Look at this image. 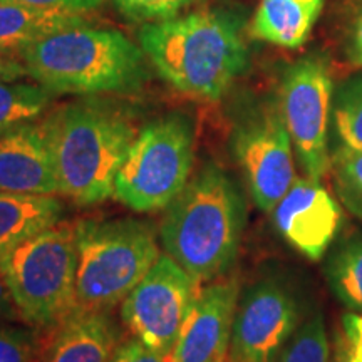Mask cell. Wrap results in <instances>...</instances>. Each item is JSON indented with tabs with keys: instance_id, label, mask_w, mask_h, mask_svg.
Returning <instances> with one entry per match:
<instances>
[{
	"instance_id": "cell-9",
	"label": "cell",
	"mask_w": 362,
	"mask_h": 362,
	"mask_svg": "<svg viewBox=\"0 0 362 362\" xmlns=\"http://www.w3.org/2000/svg\"><path fill=\"white\" fill-rule=\"evenodd\" d=\"M202 285L161 252L121 304V322L131 337L170 356Z\"/></svg>"
},
{
	"instance_id": "cell-15",
	"label": "cell",
	"mask_w": 362,
	"mask_h": 362,
	"mask_svg": "<svg viewBox=\"0 0 362 362\" xmlns=\"http://www.w3.org/2000/svg\"><path fill=\"white\" fill-rule=\"evenodd\" d=\"M0 192L61 194L42 119L0 136Z\"/></svg>"
},
{
	"instance_id": "cell-24",
	"label": "cell",
	"mask_w": 362,
	"mask_h": 362,
	"mask_svg": "<svg viewBox=\"0 0 362 362\" xmlns=\"http://www.w3.org/2000/svg\"><path fill=\"white\" fill-rule=\"evenodd\" d=\"M40 329L0 324V362H37Z\"/></svg>"
},
{
	"instance_id": "cell-1",
	"label": "cell",
	"mask_w": 362,
	"mask_h": 362,
	"mask_svg": "<svg viewBox=\"0 0 362 362\" xmlns=\"http://www.w3.org/2000/svg\"><path fill=\"white\" fill-rule=\"evenodd\" d=\"M165 210L163 252L200 285L228 274L245 228V200L232 176L206 163Z\"/></svg>"
},
{
	"instance_id": "cell-17",
	"label": "cell",
	"mask_w": 362,
	"mask_h": 362,
	"mask_svg": "<svg viewBox=\"0 0 362 362\" xmlns=\"http://www.w3.org/2000/svg\"><path fill=\"white\" fill-rule=\"evenodd\" d=\"M324 0H262L252 22V35L285 49L305 44L322 11Z\"/></svg>"
},
{
	"instance_id": "cell-19",
	"label": "cell",
	"mask_w": 362,
	"mask_h": 362,
	"mask_svg": "<svg viewBox=\"0 0 362 362\" xmlns=\"http://www.w3.org/2000/svg\"><path fill=\"white\" fill-rule=\"evenodd\" d=\"M54 94L39 83H0V136L40 121Z\"/></svg>"
},
{
	"instance_id": "cell-30",
	"label": "cell",
	"mask_w": 362,
	"mask_h": 362,
	"mask_svg": "<svg viewBox=\"0 0 362 362\" xmlns=\"http://www.w3.org/2000/svg\"><path fill=\"white\" fill-rule=\"evenodd\" d=\"M347 54H349V59L356 66H362V0L351 21Z\"/></svg>"
},
{
	"instance_id": "cell-21",
	"label": "cell",
	"mask_w": 362,
	"mask_h": 362,
	"mask_svg": "<svg viewBox=\"0 0 362 362\" xmlns=\"http://www.w3.org/2000/svg\"><path fill=\"white\" fill-rule=\"evenodd\" d=\"M330 346L324 317L315 312L302 320L293 336L272 362H329Z\"/></svg>"
},
{
	"instance_id": "cell-20",
	"label": "cell",
	"mask_w": 362,
	"mask_h": 362,
	"mask_svg": "<svg viewBox=\"0 0 362 362\" xmlns=\"http://www.w3.org/2000/svg\"><path fill=\"white\" fill-rule=\"evenodd\" d=\"M325 277L339 302L362 315V238H352L332 253Z\"/></svg>"
},
{
	"instance_id": "cell-25",
	"label": "cell",
	"mask_w": 362,
	"mask_h": 362,
	"mask_svg": "<svg viewBox=\"0 0 362 362\" xmlns=\"http://www.w3.org/2000/svg\"><path fill=\"white\" fill-rule=\"evenodd\" d=\"M115 7L128 21L141 22H161L178 17L185 8L193 6L197 0H112Z\"/></svg>"
},
{
	"instance_id": "cell-16",
	"label": "cell",
	"mask_w": 362,
	"mask_h": 362,
	"mask_svg": "<svg viewBox=\"0 0 362 362\" xmlns=\"http://www.w3.org/2000/svg\"><path fill=\"white\" fill-rule=\"evenodd\" d=\"M64 203L57 194L0 192V264L21 243L62 218Z\"/></svg>"
},
{
	"instance_id": "cell-22",
	"label": "cell",
	"mask_w": 362,
	"mask_h": 362,
	"mask_svg": "<svg viewBox=\"0 0 362 362\" xmlns=\"http://www.w3.org/2000/svg\"><path fill=\"white\" fill-rule=\"evenodd\" d=\"M330 171L339 200L362 220V149L339 148L330 160Z\"/></svg>"
},
{
	"instance_id": "cell-2",
	"label": "cell",
	"mask_w": 362,
	"mask_h": 362,
	"mask_svg": "<svg viewBox=\"0 0 362 362\" xmlns=\"http://www.w3.org/2000/svg\"><path fill=\"white\" fill-rule=\"evenodd\" d=\"M59 189L81 206L115 197V181L133 146L138 129L119 104L84 96L42 117Z\"/></svg>"
},
{
	"instance_id": "cell-32",
	"label": "cell",
	"mask_w": 362,
	"mask_h": 362,
	"mask_svg": "<svg viewBox=\"0 0 362 362\" xmlns=\"http://www.w3.org/2000/svg\"><path fill=\"white\" fill-rule=\"evenodd\" d=\"M342 362H354V361H351V359H349V357H347V356H344V359H342Z\"/></svg>"
},
{
	"instance_id": "cell-14",
	"label": "cell",
	"mask_w": 362,
	"mask_h": 362,
	"mask_svg": "<svg viewBox=\"0 0 362 362\" xmlns=\"http://www.w3.org/2000/svg\"><path fill=\"white\" fill-rule=\"evenodd\" d=\"M123 342V330L106 310L72 309L40 329L37 362H110Z\"/></svg>"
},
{
	"instance_id": "cell-11",
	"label": "cell",
	"mask_w": 362,
	"mask_h": 362,
	"mask_svg": "<svg viewBox=\"0 0 362 362\" xmlns=\"http://www.w3.org/2000/svg\"><path fill=\"white\" fill-rule=\"evenodd\" d=\"M233 151L255 205L272 214L297 180L293 146L282 112L265 110L240 124Z\"/></svg>"
},
{
	"instance_id": "cell-28",
	"label": "cell",
	"mask_w": 362,
	"mask_h": 362,
	"mask_svg": "<svg viewBox=\"0 0 362 362\" xmlns=\"http://www.w3.org/2000/svg\"><path fill=\"white\" fill-rule=\"evenodd\" d=\"M0 2H16L25 4V6L57 8V11L86 13L101 7L104 0H0Z\"/></svg>"
},
{
	"instance_id": "cell-31",
	"label": "cell",
	"mask_w": 362,
	"mask_h": 362,
	"mask_svg": "<svg viewBox=\"0 0 362 362\" xmlns=\"http://www.w3.org/2000/svg\"><path fill=\"white\" fill-rule=\"evenodd\" d=\"M16 319H21L19 309H17L16 302H13L6 274L0 269V322H7V320Z\"/></svg>"
},
{
	"instance_id": "cell-29",
	"label": "cell",
	"mask_w": 362,
	"mask_h": 362,
	"mask_svg": "<svg viewBox=\"0 0 362 362\" xmlns=\"http://www.w3.org/2000/svg\"><path fill=\"white\" fill-rule=\"evenodd\" d=\"M29 76L21 52L0 49V83H12Z\"/></svg>"
},
{
	"instance_id": "cell-13",
	"label": "cell",
	"mask_w": 362,
	"mask_h": 362,
	"mask_svg": "<svg viewBox=\"0 0 362 362\" xmlns=\"http://www.w3.org/2000/svg\"><path fill=\"white\" fill-rule=\"evenodd\" d=\"M277 232L312 262L320 260L342 225V208L320 180L297 178L272 210Z\"/></svg>"
},
{
	"instance_id": "cell-4",
	"label": "cell",
	"mask_w": 362,
	"mask_h": 362,
	"mask_svg": "<svg viewBox=\"0 0 362 362\" xmlns=\"http://www.w3.org/2000/svg\"><path fill=\"white\" fill-rule=\"evenodd\" d=\"M29 78L52 94H129L148 81L141 45L112 29L79 25L22 49Z\"/></svg>"
},
{
	"instance_id": "cell-26",
	"label": "cell",
	"mask_w": 362,
	"mask_h": 362,
	"mask_svg": "<svg viewBox=\"0 0 362 362\" xmlns=\"http://www.w3.org/2000/svg\"><path fill=\"white\" fill-rule=\"evenodd\" d=\"M110 362H171L170 356L149 349L146 344L138 339H123Z\"/></svg>"
},
{
	"instance_id": "cell-33",
	"label": "cell",
	"mask_w": 362,
	"mask_h": 362,
	"mask_svg": "<svg viewBox=\"0 0 362 362\" xmlns=\"http://www.w3.org/2000/svg\"><path fill=\"white\" fill-rule=\"evenodd\" d=\"M228 362H230V361H228Z\"/></svg>"
},
{
	"instance_id": "cell-12",
	"label": "cell",
	"mask_w": 362,
	"mask_h": 362,
	"mask_svg": "<svg viewBox=\"0 0 362 362\" xmlns=\"http://www.w3.org/2000/svg\"><path fill=\"white\" fill-rule=\"evenodd\" d=\"M238 298L237 275L202 285L170 354L171 362H228Z\"/></svg>"
},
{
	"instance_id": "cell-5",
	"label": "cell",
	"mask_w": 362,
	"mask_h": 362,
	"mask_svg": "<svg viewBox=\"0 0 362 362\" xmlns=\"http://www.w3.org/2000/svg\"><path fill=\"white\" fill-rule=\"evenodd\" d=\"M155 226L136 218L79 221L74 309L111 312L160 257Z\"/></svg>"
},
{
	"instance_id": "cell-10",
	"label": "cell",
	"mask_w": 362,
	"mask_h": 362,
	"mask_svg": "<svg viewBox=\"0 0 362 362\" xmlns=\"http://www.w3.org/2000/svg\"><path fill=\"white\" fill-rule=\"evenodd\" d=\"M302 324L298 298L279 279H262L238 298L230 362H272Z\"/></svg>"
},
{
	"instance_id": "cell-18",
	"label": "cell",
	"mask_w": 362,
	"mask_h": 362,
	"mask_svg": "<svg viewBox=\"0 0 362 362\" xmlns=\"http://www.w3.org/2000/svg\"><path fill=\"white\" fill-rule=\"evenodd\" d=\"M86 24L83 13L0 2V49L21 52L47 35Z\"/></svg>"
},
{
	"instance_id": "cell-7",
	"label": "cell",
	"mask_w": 362,
	"mask_h": 362,
	"mask_svg": "<svg viewBox=\"0 0 362 362\" xmlns=\"http://www.w3.org/2000/svg\"><path fill=\"white\" fill-rule=\"evenodd\" d=\"M194 128L181 112L153 119L138 131L117 171L115 197L138 214L165 210L192 178Z\"/></svg>"
},
{
	"instance_id": "cell-27",
	"label": "cell",
	"mask_w": 362,
	"mask_h": 362,
	"mask_svg": "<svg viewBox=\"0 0 362 362\" xmlns=\"http://www.w3.org/2000/svg\"><path fill=\"white\" fill-rule=\"evenodd\" d=\"M342 329L347 341V349L344 356L354 362H362V315L354 312L344 315Z\"/></svg>"
},
{
	"instance_id": "cell-23",
	"label": "cell",
	"mask_w": 362,
	"mask_h": 362,
	"mask_svg": "<svg viewBox=\"0 0 362 362\" xmlns=\"http://www.w3.org/2000/svg\"><path fill=\"white\" fill-rule=\"evenodd\" d=\"M336 131L344 148L362 149V76L339 90L334 104Z\"/></svg>"
},
{
	"instance_id": "cell-6",
	"label": "cell",
	"mask_w": 362,
	"mask_h": 362,
	"mask_svg": "<svg viewBox=\"0 0 362 362\" xmlns=\"http://www.w3.org/2000/svg\"><path fill=\"white\" fill-rule=\"evenodd\" d=\"M78 235L79 221L61 218L0 264L21 319L33 327H49L74 309Z\"/></svg>"
},
{
	"instance_id": "cell-3",
	"label": "cell",
	"mask_w": 362,
	"mask_h": 362,
	"mask_svg": "<svg viewBox=\"0 0 362 362\" xmlns=\"http://www.w3.org/2000/svg\"><path fill=\"white\" fill-rule=\"evenodd\" d=\"M138 40L166 83L202 101L223 98L248 62L240 22L223 11L143 24Z\"/></svg>"
},
{
	"instance_id": "cell-8",
	"label": "cell",
	"mask_w": 362,
	"mask_h": 362,
	"mask_svg": "<svg viewBox=\"0 0 362 362\" xmlns=\"http://www.w3.org/2000/svg\"><path fill=\"white\" fill-rule=\"evenodd\" d=\"M280 112L305 176L322 180L330 170L332 76L320 56L302 57L285 72Z\"/></svg>"
}]
</instances>
